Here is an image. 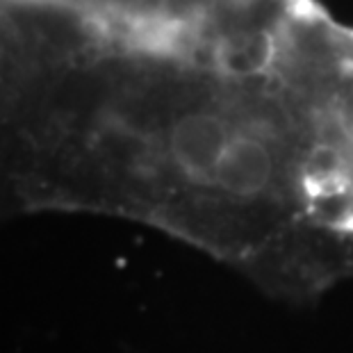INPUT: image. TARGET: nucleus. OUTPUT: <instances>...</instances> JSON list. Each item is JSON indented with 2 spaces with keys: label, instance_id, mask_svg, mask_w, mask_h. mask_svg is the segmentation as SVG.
<instances>
[{
  "label": "nucleus",
  "instance_id": "nucleus-1",
  "mask_svg": "<svg viewBox=\"0 0 353 353\" xmlns=\"http://www.w3.org/2000/svg\"><path fill=\"white\" fill-rule=\"evenodd\" d=\"M347 192L317 0L187 37L32 7L0 37V214L144 223L301 305L353 278Z\"/></svg>",
  "mask_w": 353,
  "mask_h": 353
}]
</instances>
